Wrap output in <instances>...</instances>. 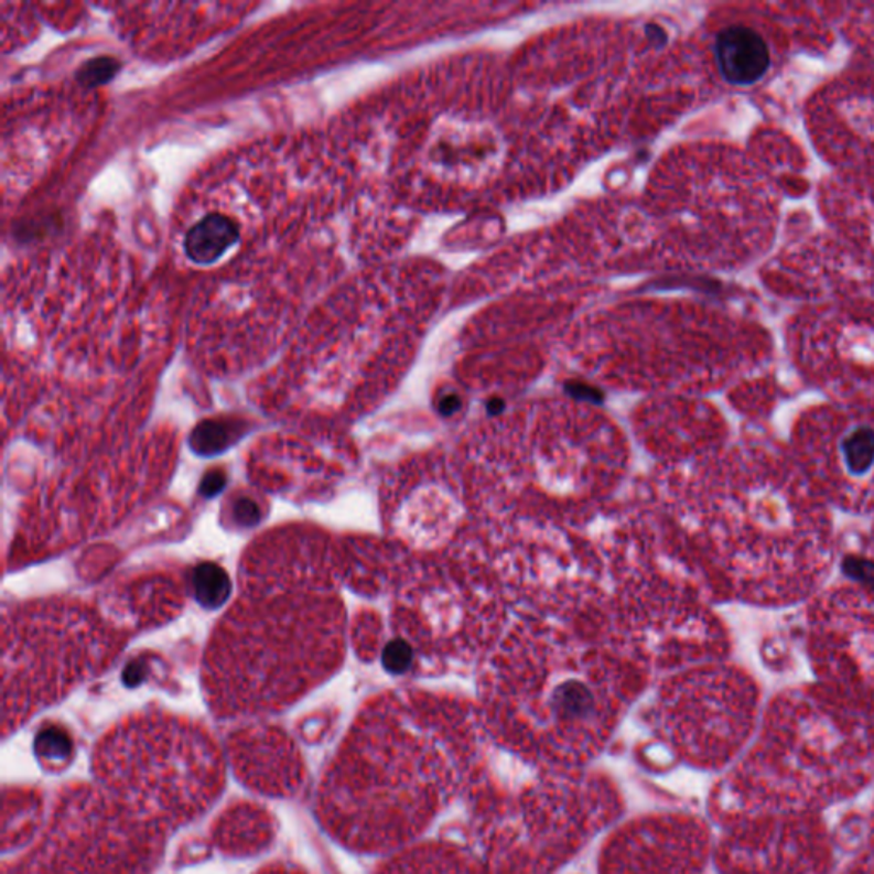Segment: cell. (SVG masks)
<instances>
[{
	"instance_id": "obj_15",
	"label": "cell",
	"mask_w": 874,
	"mask_h": 874,
	"mask_svg": "<svg viewBox=\"0 0 874 874\" xmlns=\"http://www.w3.org/2000/svg\"><path fill=\"white\" fill-rule=\"evenodd\" d=\"M118 67H120V65H118V62H115L114 58H95V61L87 62L86 65L80 67L77 77H79L84 86L95 87L98 86V84L114 79L115 74L118 73Z\"/></svg>"
},
{
	"instance_id": "obj_5",
	"label": "cell",
	"mask_w": 874,
	"mask_h": 874,
	"mask_svg": "<svg viewBox=\"0 0 874 874\" xmlns=\"http://www.w3.org/2000/svg\"><path fill=\"white\" fill-rule=\"evenodd\" d=\"M702 837L687 818L648 814L627 821L606 839L600 874H697Z\"/></svg>"
},
{
	"instance_id": "obj_9",
	"label": "cell",
	"mask_w": 874,
	"mask_h": 874,
	"mask_svg": "<svg viewBox=\"0 0 874 874\" xmlns=\"http://www.w3.org/2000/svg\"><path fill=\"white\" fill-rule=\"evenodd\" d=\"M714 54L721 76L734 86H752L770 68V50L752 28H724L715 39Z\"/></svg>"
},
{
	"instance_id": "obj_19",
	"label": "cell",
	"mask_w": 874,
	"mask_h": 874,
	"mask_svg": "<svg viewBox=\"0 0 874 874\" xmlns=\"http://www.w3.org/2000/svg\"><path fill=\"white\" fill-rule=\"evenodd\" d=\"M458 407L460 400L458 398L454 397V395H450V397H446L443 401H441V412H443L444 416H451V413L456 412Z\"/></svg>"
},
{
	"instance_id": "obj_13",
	"label": "cell",
	"mask_w": 874,
	"mask_h": 874,
	"mask_svg": "<svg viewBox=\"0 0 874 874\" xmlns=\"http://www.w3.org/2000/svg\"><path fill=\"white\" fill-rule=\"evenodd\" d=\"M34 749H36V755H39L43 767L50 768V770L67 767L74 752L68 734L58 727H48V730L42 731L34 743Z\"/></svg>"
},
{
	"instance_id": "obj_17",
	"label": "cell",
	"mask_w": 874,
	"mask_h": 874,
	"mask_svg": "<svg viewBox=\"0 0 874 874\" xmlns=\"http://www.w3.org/2000/svg\"><path fill=\"white\" fill-rule=\"evenodd\" d=\"M413 652L409 644L403 640H393V643L385 649L382 655V662L391 673H406L412 665Z\"/></svg>"
},
{
	"instance_id": "obj_2",
	"label": "cell",
	"mask_w": 874,
	"mask_h": 874,
	"mask_svg": "<svg viewBox=\"0 0 874 874\" xmlns=\"http://www.w3.org/2000/svg\"><path fill=\"white\" fill-rule=\"evenodd\" d=\"M93 774L121 807L166 832L202 817L226 784L223 754L204 727L151 712L102 736Z\"/></svg>"
},
{
	"instance_id": "obj_8",
	"label": "cell",
	"mask_w": 874,
	"mask_h": 874,
	"mask_svg": "<svg viewBox=\"0 0 874 874\" xmlns=\"http://www.w3.org/2000/svg\"><path fill=\"white\" fill-rule=\"evenodd\" d=\"M214 844L227 855L248 857L267 851L276 839V820L257 802L238 801L213 827Z\"/></svg>"
},
{
	"instance_id": "obj_3",
	"label": "cell",
	"mask_w": 874,
	"mask_h": 874,
	"mask_svg": "<svg viewBox=\"0 0 874 874\" xmlns=\"http://www.w3.org/2000/svg\"><path fill=\"white\" fill-rule=\"evenodd\" d=\"M622 810L617 788L602 774L540 770L521 791H485L474 802L472 829L490 874H555Z\"/></svg>"
},
{
	"instance_id": "obj_10",
	"label": "cell",
	"mask_w": 874,
	"mask_h": 874,
	"mask_svg": "<svg viewBox=\"0 0 874 874\" xmlns=\"http://www.w3.org/2000/svg\"><path fill=\"white\" fill-rule=\"evenodd\" d=\"M239 239V227L224 214H207L190 227L183 248L188 260L197 266H211L219 260Z\"/></svg>"
},
{
	"instance_id": "obj_6",
	"label": "cell",
	"mask_w": 874,
	"mask_h": 874,
	"mask_svg": "<svg viewBox=\"0 0 874 874\" xmlns=\"http://www.w3.org/2000/svg\"><path fill=\"white\" fill-rule=\"evenodd\" d=\"M227 757L236 777L251 791L291 798L306 783L303 755L288 734L272 726H250L227 740Z\"/></svg>"
},
{
	"instance_id": "obj_20",
	"label": "cell",
	"mask_w": 874,
	"mask_h": 874,
	"mask_svg": "<svg viewBox=\"0 0 874 874\" xmlns=\"http://www.w3.org/2000/svg\"><path fill=\"white\" fill-rule=\"evenodd\" d=\"M4 874H15V873H14V870H12V871L6 870Z\"/></svg>"
},
{
	"instance_id": "obj_16",
	"label": "cell",
	"mask_w": 874,
	"mask_h": 874,
	"mask_svg": "<svg viewBox=\"0 0 874 874\" xmlns=\"http://www.w3.org/2000/svg\"><path fill=\"white\" fill-rule=\"evenodd\" d=\"M842 574L854 583L874 591V562L866 557L848 555L841 564Z\"/></svg>"
},
{
	"instance_id": "obj_18",
	"label": "cell",
	"mask_w": 874,
	"mask_h": 874,
	"mask_svg": "<svg viewBox=\"0 0 874 874\" xmlns=\"http://www.w3.org/2000/svg\"><path fill=\"white\" fill-rule=\"evenodd\" d=\"M255 874H304V871L294 866V864L276 863L257 871Z\"/></svg>"
},
{
	"instance_id": "obj_11",
	"label": "cell",
	"mask_w": 874,
	"mask_h": 874,
	"mask_svg": "<svg viewBox=\"0 0 874 874\" xmlns=\"http://www.w3.org/2000/svg\"><path fill=\"white\" fill-rule=\"evenodd\" d=\"M43 798L31 789H8L2 810V848L9 851L30 841L42 826Z\"/></svg>"
},
{
	"instance_id": "obj_12",
	"label": "cell",
	"mask_w": 874,
	"mask_h": 874,
	"mask_svg": "<svg viewBox=\"0 0 874 874\" xmlns=\"http://www.w3.org/2000/svg\"><path fill=\"white\" fill-rule=\"evenodd\" d=\"M841 453L849 474L860 477L874 465V429L857 425L841 441Z\"/></svg>"
},
{
	"instance_id": "obj_7",
	"label": "cell",
	"mask_w": 874,
	"mask_h": 874,
	"mask_svg": "<svg viewBox=\"0 0 874 874\" xmlns=\"http://www.w3.org/2000/svg\"><path fill=\"white\" fill-rule=\"evenodd\" d=\"M378 874H490L478 852L453 841H419L391 854Z\"/></svg>"
},
{
	"instance_id": "obj_4",
	"label": "cell",
	"mask_w": 874,
	"mask_h": 874,
	"mask_svg": "<svg viewBox=\"0 0 874 874\" xmlns=\"http://www.w3.org/2000/svg\"><path fill=\"white\" fill-rule=\"evenodd\" d=\"M166 830L121 807L99 786L62 792L39 842L15 874H151L160 864Z\"/></svg>"
},
{
	"instance_id": "obj_1",
	"label": "cell",
	"mask_w": 874,
	"mask_h": 874,
	"mask_svg": "<svg viewBox=\"0 0 874 874\" xmlns=\"http://www.w3.org/2000/svg\"><path fill=\"white\" fill-rule=\"evenodd\" d=\"M444 717L400 704L360 714L320 783L316 814L335 841L395 854L493 786L474 727Z\"/></svg>"
},
{
	"instance_id": "obj_14",
	"label": "cell",
	"mask_w": 874,
	"mask_h": 874,
	"mask_svg": "<svg viewBox=\"0 0 874 874\" xmlns=\"http://www.w3.org/2000/svg\"><path fill=\"white\" fill-rule=\"evenodd\" d=\"M194 586L198 602L208 608L226 602L227 594L231 590L226 572L213 564L201 565L195 571Z\"/></svg>"
}]
</instances>
